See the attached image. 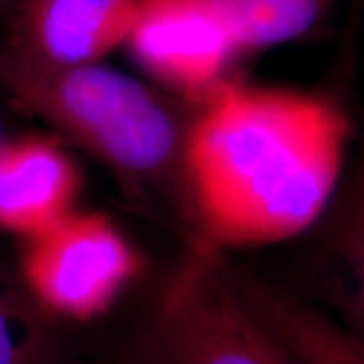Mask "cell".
I'll return each mask as SVG.
<instances>
[{
  "mask_svg": "<svg viewBox=\"0 0 364 364\" xmlns=\"http://www.w3.org/2000/svg\"><path fill=\"white\" fill-rule=\"evenodd\" d=\"M348 122L330 100L223 81L186 146L195 239L263 245L304 233L338 191Z\"/></svg>",
  "mask_w": 364,
  "mask_h": 364,
  "instance_id": "1",
  "label": "cell"
},
{
  "mask_svg": "<svg viewBox=\"0 0 364 364\" xmlns=\"http://www.w3.org/2000/svg\"><path fill=\"white\" fill-rule=\"evenodd\" d=\"M0 91L13 112L53 126L195 229L186 182L195 105L102 63L49 69L2 47Z\"/></svg>",
  "mask_w": 364,
  "mask_h": 364,
  "instance_id": "2",
  "label": "cell"
},
{
  "mask_svg": "<svg viewBox=\"0 0 364 364\" xmlns=\"http://www.w3.org/2000/svg\"><path fill=\"white\" fill-rule=\"evenodd\" d=\"M219 255L195 239L158 299L152 350L164 364H298L241 306Z\"/></svg>",
  "mask_w": 364,
  "mask_h": 364,
  "instance_id": "3",
  "label": "cell"
},
{
  "mask_svg": "<svg viewBox=\"0 0 364 364\" xmlns=\"http://www.w3.org/2000/svg\"><path fill=\"white\" fill-rule=\"evenodd\" d=\"M140 272L128 237L97 213H69L21 251V284L45 312L71 320L104 314Z\"/></svg>",
  "mask_w": 364,
  "mask_h": 364,
  "instance_id": "4",
  "label": "cell"
},
{
  "mask_svg": "<svg viewBox=\"0 0 364 364\" xmlns=\"http://www.w3.org/2000/svg\"><path fill=\"white\" fill-rule=\"evenodd\" d=\"M124 45L144 73L193 105L229 79L239 55L210 0H138Z\"/></svg>",
  "mask_w": 364,
  "mask_h": 364,
  "instance_id": "5",
  "label": "cell"
},
{
  "mask_svg": "<svg viewBox=\"0 0 364 364\" xmlns=\"http://www.w3.org/2000/svg\"><path fill=\"white\" fill-rule=\"evenodd\" d=\"M138 0H16L0 47L49 69L102 63L122 47Z\"/></svg>",
  "mask_w": 364,
  "mask_h": 364,
  "instance_id": "6",
  "label": "cell"
},
{
  "mask_svg": "<svg viewBox=\"0 0 364 364\" xmlns=\"http://www.w3.org/2000/svg\"><path fill=\"white\" fill-rule=\"evenodd\" d=\"M225 282L249 316L298 364H364L363 338L312 306L304 296L275 286L219 255Z\"/></svg>",
  "mask_w": 364,
  "mask_h": 364,
  "instance_id": "7",
  "label": "cell"
},
{
  "mask_svg": "<svg viewBox=\"0 0 364 364\" xmlns=\"http://www.w3.org/2000/svg\"><path fill=\"white\" fill-rule=\"evenodd\" d=\"M81 188L75 162L57 144L13 136L0 146V229L33 237L61 221Z\"/></svg>",
  "mask_w": 364,
  "mask_h": 364,
  "instance_id": "8",
  "label": "cell"
},
{
  "mask_svg": "<svg viewBox=\"0 0 364 364\" xmlns=\"http://www.w3.org/2000/svg\"><path fill=\"white\" fill-rule=\"evenodd\" d=\"M239 55L296 41L324 18L336 0H210Z\"/></svg>",
  "mask_w": 364,
  "mask_h": 364,
  "instance_id": "9",
  "label": "cell"
},
{
  "mask_svg": "<svg viewBox=\"0 0 364 364\" xmlns=\"http://www.w3.org/2000/svg\"><path fill=\"white\" fill-rule=\"evenodd\" d=\"M332 208L324 231V267L330 275L324 286L330 298L350 320V328L363 324V193L354 186L342 200H330ZM356 332V330H354Z\"/></svg>",
  "mask_w": 364,
  "mask_h": 364,
  "instance_id": "10",
  "label": "cell"
},
{
  "mask_svg": "<svg viewBox=\"0 0 364 364\" xmlns=\"http://www.w3.org/2000/svg\"><path fill=\"white\" fill-rule=\"evenodd\" d=\"M43 314L21 279L0 269V364H51Z\"/></svg>",
  "mask_w": 364,
  "mask_h": 364,
  "instance_id": "11",
  "label": "cell"
},
{
  "mask_svg": "<svg viewBox=\"0 0 364 364\" xmlns=\"http://www.w3.org/2000/svg\"><path fill=\"white\" fill-rule=\"evenodd\" d=\"M9 112H13V109H11V105L6 104V100H4V95L0 91V146H4L14 136L13 130H11L13 124H11Z\"/></svg>",
  "mask_w": 364,
  "mask_h": 364,
  "instance_id": "12",
  "label": "cell"
},
{
  "mask_svg": "<svg viewBox=\"0 0 364 364\" xmlns=\"http://www.w3.org/2000/svg\"><path fill=\"white\" fill-rule=\"evenodd\" d=\"M136 364H164L160 358H158V354L154 350H152V346H150V352H148V356L146 358H142L140 363Z\"/></svg>",
  "mask_w": 364,
  "mask_h": 364,
  "instance_id": "13",
  "label": "cell"
},
{
  "mask_svg": "<svg viewBox=\"0 0 364 364\" xmlns=\"http://www.w3.org/2000/svg\"><path fill=\"white\" fill-rule=\"evenodd\" d=\"M14 4H16V0H0V16L4 18L6 14L11 13V9H13Z\"/></svg>",
  "mask_w": 364,
  "mask_h": 364,
  "instance_id": "14",
  "label": "cell"
}]
</instances>
